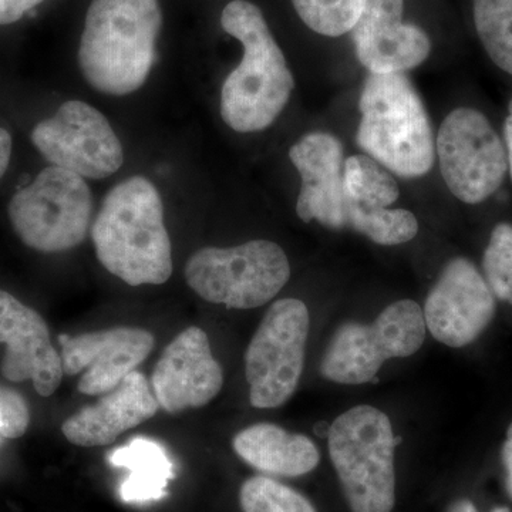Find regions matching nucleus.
Returning <instances> with one entry per match:
<instances>
[{
    "mask_svg": "<svg viewBox=\"0 0 512 512\" xmlns=\"http://www.w3.org/2000/svg\"><path fill=\"white\" fill-rule=\"evenodd\" d=\"M92 238L100 264L128 285H163L173 275L163 200L146 177L127 178L111 188Z\"/></svg>",
    "mask_w": 512,
    "mask_h": 512,
    "instance_id": "1",
    "label": "nucleus"
},
{
    "mask_svg": "<svg viewBox=\"0 0 512 512\" xmlns=\"http://www.w3.org/2000/svg\"><path fill=\"white\" fill-rule=\"evenodd\" d=\"M450 512H478L471 501L461 500L451 505Z\"/></svg>",
    "mask_w": 512,
    "mask_h": 512,
    "instance_id": "32",
    "label": "nucleus"
},
{
    "mask_svg": "<svg viewBox=\"0 0 512 512\" xmlns=\"http://www.w3.org/2000/svg\"><path fill=\"white\" fill-rule=\"evenodd\" d=\"M239 503L244 512H316L298 491L268 477H252L242 484Z\"/></svg>",
    "mask_w": 512,
    "mask_h": 512,
    "instance_id": "25",
    "label": "nucleus"
},
{
    "mask_svg": "<svg viewBox=\"0 0 512 512\" xmlns=\"http://www.w3.org/2000/svg\"><path fill=\"white\" fill-rule=\"evenodd\" d=\"M0 439H2V437H0Z\"/></svg>",
    "mask_w": 512,
    "mask_h": 512,
    "instance_id": "34",
    "label": "nucleus"
},
{
    "mask_svg": "<svg viewBox=\"0 0 512 512\" xmlns=\"http://www.w3.org/2000/svg\"><path fill=\"white\" fill-rule=\"evenodd\" d=\"M163 25L158 0H93L79 47V66L97 92L127 96L147 82Z\"/></svg>",
    "mask_w": 512,
    "mask_h": 512,
    "instance_id": "2",
    "label": "nucleus"
},
{
    "mask_svg": "<svg viewBox=\"0 0 512 512\" xmlns=\"http://www.w3.org/2000/svg\"><path fill=\"white\" fill-rule=\"evenodd\" d=\"M491 512H511V511H510V508H507V507H498V508H495V510H493Z\"/></svg>",
    "mask_w": 512,
    "mask_h": 512,
    "instance_id": "33",
    "label": "nucleus"
},
{
    "mask_svg": "<svg viewBox=\"0 0 512 512\" xmlns=\"http://www.w3.org/2000/svg\"><path fill=\"white\" fill-rule=\"evenodd\" d=\"M289 158L302 180L296 201L298 217L303 222L318 221L329 229H345L342 143L329 133L306 134L293 144Z\"/></svg>",
    "mask_w": 512,
    "mask_h": 512,
    "instance_id": "17",
    "label": "nucleus"
},
{
    "mask_svg": "<svg viewBox=\"0 0 512 512\" xmlns=\"http://www.w3.org/2000/svg\"><path fill=\"white\" fill-rule=\"evenodd\" d=\"M483 268L494 296L512 305V225L498 224L491 232Z\"/></svg>",
    "mask_w": 512,
    "mask_h": 512,
    "instance_id": "26",
    "label": "nucleus"
},
{
    "mask_svg": "<svg viewBox=\"0 0 512 512\" xmlns=\"http://www.w3.org/2000/svg\"><path fill=\"white\" fill-rule=\"evenodd\" d=\"M308 306L279 299L265 313L245 353L249 400L258 409H275L298 389L309 336Z\"/></svg>",
    "mask_w": 512,
    "mask_h": 512,
    "instance_id": "9",
    "label": "nucleus"
},
{
    "mask_svg": "<svg viewBox=\"0 0 512 512\" xmlns=\"http://www.w3.org/2000/svg\"><path fill=\"white\" fill-rule=\"evenodd\" d=\"M356 141L373 160L403 178L423 177L436 160L429 114L404 73H369L360 94Z\"/></svg>",
    "mask_w": 512,
    "mask_h": 512,
    "instance_id": "4",
    "label": "nucleus"
},
{
    "mask_svg": "<svg viewBox=\"0 0 512 512\" xmlns=\"http://www.w3.org/2000/svg\"><path fill=\"white\" fill-rule=\"evenodd\" d=\"M8 212L29 248L46 254L69 251L89 234L93 195L83 177L50 165L13 195Z\"/></svg>",
    "mask_w": 512,
    "mask_h": 512,
    "instance_id": "7",
    "label": "nucleus"
},
{
    "mask_svg": "<svg viewBox=\"0 0 512 512\" xmlns=\"http://www.w3.org/2000/svg\"><path fill=\"white\" fill-rule=\"evenodd\" d=\"M158 409L146 377L134 370L99 402L64 421L62 431L76 446H109L124 431L156 416Z\"/></svg>",
    "mask_w": 512,
    "mask_h": 512,
    "instance_id": "18",
    "label": "nucleus"
},
{
    "mask_svg": "<svg viewBox=\"0 0 512 512\" xmlns=\"http://www.w3.org/2000/svg\"><path fill=\"white\" fill-rule=\"evenodd\" d=\"M494 293L476 265L466 258L451 259L424 305V322L431 335L450 348L470 345L490 325Z\"/></svg>",
    "mask_w": 512,
    "mask_h": 512,
    "instance_id": "12",
    "label": "nucleus"
},
{
    "mask_svg": "<svg viewBox=\"0 0 512 512\" xmlns=\"http://www.w3.org/2000/svg\"><path fill=\"white\" fill-rule=\"evenodd\" d=\"M346 228L365 235L376 244L392 247L412 241L419 232V221L407 210L367 207L346 201Z\"/></svg>",
    "mask_w": 512,
    "mask_h": 512,
    "instance_id": "21",
    "label": "nucleus"
},
{
    "mask_svg": "<svg viewBox=\"0 0 512 512\" xmlns=\"http://www.w3.org/2000/svg\"><path fill=\"white\" fill-rule=\"evenodd\" d=\"M404 0H366L350 30L356 55L369 73H403L429 57L431 42L416 25L402 22Z\"/></svg>",
    "mask_w": 512,
    "mask_h": 512,
    "instance_id": "16",
    "label": "nucleus"
},
{
    "mask_svg": "<svg viewBox=\"0 0 512 512\" xmlns=\"http://www.w3.org/2000/svg\"><path fill=\"white\" fill-rule=\"evenodd\" d=\"M474 22L485 52L512 76V0H473Z\"/></svg>",
    "mask_w": 512,
    "mask_h": 512,
    "instance_id": "23",
    "label": "nucleus"
},
{
    "mask_svg": "<svg viewBox=\"0 0 512 512\" xmlns=\"http://www.w3.org/2000/svg\"><path fill=\"white\" fill-rule=\"evenodd\" d=\"M12 156V136L5 128L0 127V178L5 175Z\"/></svg>",
    "mask_w": 512,
    "mask_h": 512,
    "instance_id": "29",
    "label": "nucleus"
},
{
    "mask_svg": "<svg viewBox=\"0 0 512 512\" xmlns=\"http://www.w3.org/2000/svg\"><path fill=\"white\" fill-rule=\"evenodd\" d=\"M28 403L15 390L0 384V437L18 439L28 430Z\"/></svg>",
    "mask_w": 512,
    "mask_h": 512,
    "instance_id": "27",
    "label": "nucleus"
},
{
    "mask_svg": "<svg viewBox=\"0 0 512 512\" xmlns=\"http://www.w3.org/2000/svg\"><path fill=\"white\" fill-rule=\"evenodd\" d=\"M221 26L244 46L237 69L225 79L221 116L238 133H256L274 124L291 99L295 80L261 9L247 0H232Z\"/></svg>",
    "mask_w": 512,
    "mask_h": 512,
    "instance_id": "3",
    "label": "nucleus"
},
{
    "mask_svg": "<svg viewBox=\"0 0 512 512\" xmlns=\"http://www.w3.org/2000/svg\"><path fill=\"white\" fill-rule=\"evenodd\" d=\"M224 373L214 359L204 330L191 326L164 349L151 386L158 406L168 413L202 407L221 392Z\"/></svg>",
    "mask_w": 512,
    "mask_h": 512,
    "instance_id": "14",
    "label": "nucleus"
},
{
    "mask_svg": "<svg viewBox=\"0 0 512 512\" xmlns=\"http://www.w3.org/2000/svg\"><path fill=\"white\" fill-rule=\"evenodd\" d=\"M302 22L322 36L338 37L356 25L366 0H292Z\"/></svg>",
    "mask_w": 512,
    "mask_h": 512,
    "instance_id": "24",
    "label": "nucleus"
},
{
    "mask_svg": "<svg viewBox=\"0 0 512 512\" xmlns=\"http://www.w3.org/2000/svg\"><path fill=\"white\" fill-rule=\"evenodd\" d=\"M436 153L448 190L466 204H480L504 183L507 151L490 121L478 110L451 111L437 134Z\"/></svg>",
    "mask_w": 512,
    "mask_h": 512,
    "instance_id": "10",
    "label": "nucleus"
},
{
    "mask_svg": "<svg viewBox=\"0 0 512 512\" xmlns=\"http://www.w3.org/2000/svg\"><path fill=\"white\" fill-rule=\"evenodd\" d=\"M32 143L55 167L90 180H103L120 170L123 146L109 120L80 100L63 103L55 116L40 121Z\"/></svg>",
    "mask_w": 512,
    "mask_h": 512,
    "instance_id": "11",
    "label": "nucleus"
},
{
    "mask_svg": "<svg viewBox=\"0 0 512 512\" xmlns=\"http://www.w3.org/2000/svg\"><path fill=\"white\" fill-rule=\"evenodd\" d=\"M63 372H84L79 392L97 396L109 393L147 359L154 349V336L146 329L114 328L79 336L60 335Z\"/></svg>",
    "mask_w": 512,
    "mask_h": 512,
    "instance_id": "13",
    "label": "nucleus"
},
{
    "mask_svg": "<svg viewBox=\"0 0 512 512\" xmlns=\"http://www.w3.org/2000/svg\"><path fill=\"white\" fill-rule=\"evenodd\" d=\"M232 446L249 466L276 476H303L315 470L320 460L311 439L276 424L259 423L239 431Z\"/></svg>",
    "mask_w": 512,
    "mask_h": 512,
    "instance_id": "19",
    "label": "nucleus"
},
{
    "mask_svg": "<svg viewBox=\"0 0 512 512\" xmlns=\"http://www.w3.org/2000/svg\"><path fill=\"white\" fill-rule=\"evenodd\" d=\"M291 265L284 249L266 239L232 248H202L188 259L185 279L204 301L231 309H254L288 284Z\"/></svg>",
    "mask_w": 512,
    "mask_h": 512,
    "instance_id": "6",
    "label": "nucleus"
},
{
    "mask_svg": "<svg viewBox=\"0 0 512 512\" xmlns=\"http://www.w3.org/2000/svg\"><path fill=\"white\" fill-rule=\"evenodd\" d=\"M504 140L508 158V171H510L512 181V100L510 103V114H508L504 123Z\"/></svg>",
    "mask_w": 512,
    "mask_h": 512,
    "instance_id": "31",
    "label": "nucleus"
},
{
    "mask_svg": "<svg viewBox=\"0 0 512 512\" xmlns=\"http://www.w3.org/2000/svg\"><path fill=\"white\" fill-rule=\"evenodd\" d=\"M396 443L389 417L376 407L356 406L333 421L330 458L352 512H392Z\"/></svg>",
    "mask_w": 512,
    "mask_h": 512,
    "instance_id": "5",
    "label": "nucleus"
},
{
    "mask_svg": "<svg viewBox=\"0 0 512 512\" xmlns=\"http://www.w3.org/2000/svg\"><path fill=\"white\" fill-rule=\"evenodd\" d=\"M109 460L113 466L130 471L120 488L121 498L126 503H150L167 494L174 466L167 451L156 441L137 437L110 453Z\"/></svg>",
    "mask_w": 512,
    "mask_h": 512,
    "instance_id": "20",
    "label": "nucleus"
},
{
    "mask_svg": "<svg viewBox=\"0 0 512 512\" xmlns=\"http://www.w3.org/2000/svg\"><path fill=\"white\" fill-rule=\"evenodd\" d=\"M501 456H503V463L505 470H507L508 494H510V497L512 498V423L510 424V427H508L507 440H505Z\"/></svg>",
    "mask_w": 512,
    "mask_h": 512,
    "instance_id": "30",
    "label": "nucleus"
},
{
    "mask_svg": "<svg viewBox=\"0 0 512 512\" xmlns=\"http://www.w3.org/2000/svg\"><path fill=\"white\" fill-rule=\"evenodd\" d=\"M0 343L6 345L2 373L13 383L32 380L36 392L52 396L64 376L45 319L15 296L0 291Z\"/></svg>",
    "mask_w": 512,
    "mask_h": 512,
    "instance_id": "15",
    "label": "nucleus"
},
{
    "mask_svg": "<svg viewBox=\"0 0 512 512\" xmlns=\"http://www.w3.org/2000/svg\"><path fill=\"white\" fill-rule=\"evenodd\" d=\"M43 0H0V26L12 25Z\"/></svg>",
    "mask_w": 512,
    "mask_h": 512,
    "instance_id": "28",
    "label": "nucleus"
},
{
    "mask_svg": "<svg viewBox=\"0 0 512 512\" xmlns=\"http://www.w3.org/2000/svg\"><path fill=\"white\" fill-rule=\"evenodd\" d=\"M343 185L346 201L367 207H390L400 197L396 178L369 156L346 158Z\"/></svg>",
    "mask_w": 512,
    "mask_h": 512,
    "instance_id": "22",
    "label": "nucleus"
},
{
    "mask_svg": "<svg viewBox=\"0 0 512 512\" xmlns=\"http://www.w3.org/2000/svg\"><path fill=\"white\" fill-rule=\"evenodd\" d=\"M426 329L419 303L394 302L372 325L340 326L325 350L320 373L339 384L369 383L387 360L414 355L423 346Z\"/></svg>",
    "mask_w": 512,
    "mask_h": 512,
    "instance_id": "8",
    "label": "nucleus"
}]
</instances>
